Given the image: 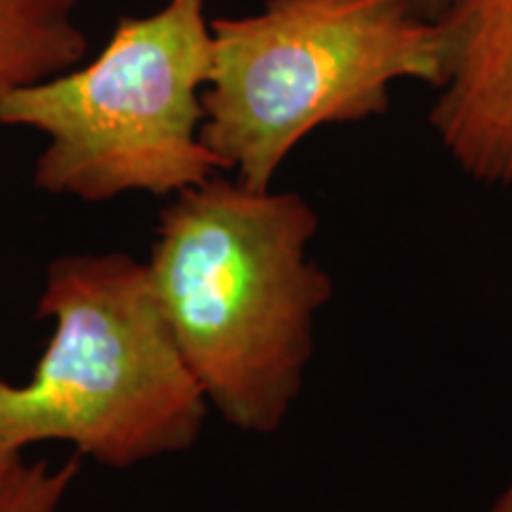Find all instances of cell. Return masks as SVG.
<instances>
[{"mask_svg": "<svg viewBox=\"0 0 512 512\" xmlns=\"http://www.w3.org/2000/svg\"><path fill=\"white\" fill-rule=\"evenodd\" d=\"M318 211L292 190H254L223 171L174 195L145 261L211 411L273 434L304 389L332 278L311 256Z\"/></svg>", "mask_w": 512, "mask_h": 512, "instance_id": "1", "label": "cell"}, {"mask_svg": "<svg viewBox=\"0 0 512 512\" xmlns=\"http://www.w3.org/2000/svg\"><path fill=\"white\" fill-rule=\"evenodd\" d=\"M36 318L53 332L34 375L0 377V439L46 441L128 470L197 444L209 403L183 358L143 261L62 254L46 268Z\"/></svg>", "mask_w": 512, "mask_h": 512, "instance_id": "2", "label": "cell"}, {"mask_svg": "<svg viewBox=\"0 0 512 512\" xmlns=\"http://www.w3.org/2000/svg\"><path fill=\"white\" fill-rule=\"evenodd\" d=\"M209 27L202 140L254 190L273 188L294 147L320 126L377 117L396 81L439 88L446 74L439 22L411 0H268Z\"/></svg>", "mask_w": 512, "mask_h": 512, "instance_id": "3", "label": "cell"}, {"mask_svg": "<svg viewBox=\"0 0 512 512\" xmlns=\"http://www.w3.org/2000/svg\"><path fill=\"white\" fill-rule=\"evenodd\" d=\"M207 0H166L121 17L100 55L0 100V124L46 138L34 185L55 197L110 202L128 192L178 195L219 174L202 140L214 43Z\"/></svg>", "mask_w": 512, "mask_h": 512, "instance_id": "4", "label": "cell"}, {"mask_svg": "<svg viewBox=\"0 0 512 512\" xmlns=\"http://www.w3.org/2000/svg\"><path fill=\"white\" fill-rule=\"evenodd\" d=\"M437 22L446 74L434 136L467 176L512 188V0H453Z\"/></svg>", "mask_w": 512, "mask_h": 512, "instance_id": "5", "label": "cell"}, {"mask_svg": "<svg viewBox=\"0 0 512 512\" xmlns=\"http://www.w3.org/2000/svg\"><path fill=\"white\" fill-rule=\"evenodd\" d=\"M81 0H0V100L69 72L88 41L76 22Z\"/></svg>", "mask_w": 512, "mask_h": 512, "instance_id": "6", "label": "cell"}, {"mask_svg": "<svg viewBox=\"0 0 512 512\" xmlns=\"http://www.w3.org/2000/svg\"><path fill=\"white\" fill-rule=\"evenodd\" d=\"M79 470V456L57 465L46 460L22 463L0 491V512H62Z\"/></svg>", "mask_w": 512, "mask_h": 512, "instance_id": "7", "label": "cell"}, {"mask_svg": "<svg viewBox=\"0 0 512 512\" xmlns=\"http://www.w3.org/2000/svg\"><path fill=\"white\" fill-rule=\"evenodd\" d=\"M22 463V453L10 448L8 444H3V439H0V491L5 489V484L10 482V477L15 475L17 467Z\"/></svg>", "mask_w": 512, "mask_h": 512, "instance_id": "8", "label": "cell"}, {"mask_svg": "<svg viewBox=\"0 0 512 512\" xmlns=\"http://www.w3.org/2000/svg\"><path fill=\"white\" fill-rule=\"evenodd\" d=\"M451 3H453V0H411L413 8L418 10L422 17H427V19L441 17Z\"/></svg>", "mask_w": 512, "mask_h": 512, "instance_id": "9", "label": "cell"}, {"mask_svg": "<svg viewBox=\"0 0 512 512\" xmlns=\"http://www.w3.org/2000/svg\"><path fill=\"white\" fill-rule=\"evenodd\" d=\"M486 512H512V479Z\"/></svg>", "mask_w": 512, "mask_h": 512, "instance_id": "10", "label": "cell"}]
</instances>
